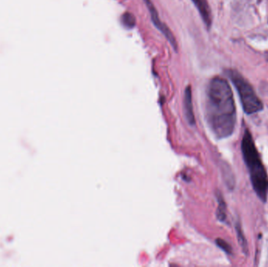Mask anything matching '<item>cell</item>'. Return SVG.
<instances>
[{"label": "cell", "instance_id": "obj_1", "mask_svg": "<svg viewBox=\"0 0 268 267\" xmlns=\"http://www.w3.org/2000/svg\"><path fill=\"white\" fill-rule=\"evenodd\" d=\"M206 119L217 139H226L234 134L237 122L235 102L230 85L221 77H215L209 82Z\"/></svg>", "mask_w": 268, "mask_h": 267}, {"label": "cell", "instance_id": "obj_2", "mask_svg": "<svg viewBox=\"0 0 268 267\" xmlns=\"http://www.w3.org/2000/svg\"><path fill=\"white\" fill-rule=\"evenodd\" d=\"M241 149L255 193L257 194L263 202H266L268 196V174L261 160V155L255 145L251 133L248 129L244 132Z\"/></svg>", "mask_w": 268, "mask_h": 267}, {"label": "cell", "instance_id": "obj_3", "mask_svg": "<svg viewBox=\"0 0 268 267\" xmlns=\"http://www.w3.org/2000/svg\"><path fill=\"white\" fill-rule=\"evenodd\" d=\"M228 76L237 90L245 114L253 115L262 111L264 104L255 93L251 84L235 70H229Z\"/></svg>", "mask_w": 268, "mask_h": 267}, {"label": "cell", "instance_id": "obj_4", "mask_svg": "<svg viewBox=\"0 0 268 267\" xmlns=\"http://www.w3.org/2000/svg\"><path fill=\"white\" fill-rule=\"evenodd\" d=\"M144 2L145 3L146 6L148 7V10H149L151 20H152V22H153L155 27L157 28L163 33V35L167 38V40L169 42L172 48L175 50H177V43H176L174 35L171 33V31L168 29L167 25L162 22L159 15H158L157 10L155 9V6H154V4L151 2V0H144Z\"/></svg>", "mask_w": 268, "mask_h": 267}, {"label": "cell", "instance_id": "obj_5", "mask_svg": "<svg viewBox=\"0 0 268 267\" xmlns=\"http://www.w3.org/2000/svg\"><path fill=\"white\" fill-rule=\"evenodd\" d=\"M192 1L200 12V15L204 23L206 25V27L209 29L212 25V16H211L210 8L206 0H192Z\"/></svg>", "mask_w": 268, "mask_h": 267}, {"label": "cell", "instance_id": "obj_6", "mask_svg": "<svg viewBox=\"0 0 268 267\" xmlns=\"http://www.w3.org/2000/svg\"><path fill=\"white\" fill-rule=\"evenodd\" d=\"M184 112H185L186 118L190 124L195 125V115L193 111V103H192V88L188 86L184 93Z\"/></svg>", "mask_w": 268, "mask_h": 267}, {"label": "cell", "instance_id": "obj_7", "mask_svg": "<svg viewBox=\"0 0 268 267\" xmlns=\"http://www.w3.org/2000/svg\"><path fill=\"white\" fill-rule=\"evenodd\" d=\"M235 230L236 232H237V240H238V242H239L240 246L242 248V251H243L244 253L245 254V256H247L248 253H249L247 240L245 239L243 232L241 231V227L239 223H236Z\"/></svg>", "mask_w": 268, "mask_h": 267}, {"label": "cell", "instance_id": "obj_8", "mask_svg": "<svg viewBox=\"0 0 268 267\" xmlns=\"http://www.w3.org/2000/svg\"><path fill=\"white\" fill-rule=\"evenodd\" d=\"M218 209L217 216L220 222H225L227 220V207L222 197H218Z\"/></svg>", "mask_w": 268, "mask_h": 267}, {"label": "cell", "instance_id": "obj_9", "mask_svg": "<svg viewBox=\"0 0 268 267\" xmlns=\"http://www.w3.org/2000/svg\"><path fill=\"white\" fill-rule=\"evenodd\" d=\"M122 18H123L122 21H123V25L126 26L127 29H133L135 26V24H136L135 17L131 13H126Z\"/></svg>", "mask_w": 268, "mask_h": 267}, {"label": "cell", "instance_id": "obj_10", "mask_svg": "<svg viewBox=\"0 0 268 267\" xmlns=\"http://www.w3.org/2000/svg\"><path fill=\"white\" fill-rule=\"evenodd\" d=\"M216 243H217L218 247H220L224 252H226L229 256H232V254H233L232 246L228 242H226L225 240H223V239L217 238L216 240Z\"/></svg>", "mask_w": 268, "mask_h": 267}]
</instances>
